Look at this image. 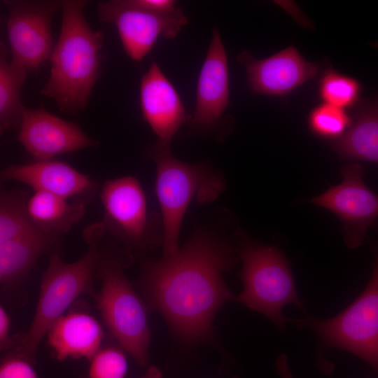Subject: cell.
Instances as JSON below:
<instances>
[{"mask_svg":"<svg viewBox=\"0 0 378 378\" xmlns=\"http://www.w3.org/2000/svg\"><path fill=\"white\" fill-rule=\"evenodd\" d=\"M229 97L228 59L219 31L215 26L197 80L193 125L202 130L215 127L229 104Z\"/></svg>","mask_w":378,"mask_h":378,"instance_id":"obj_14","label":"cell"},{"mask_svg":"<svg viewBox=\"0 0 378 378\" xmlns=\"http://www.w3.org/2000/svg\"><path fill=\"white\" fill-rule=\"evenodd\" d=\"M128 370L127 359L120 348L107 346L100 349L90 359L88 378H125Z\"/></svg>","mask_w":378,"mask_h":378,"instance_id":"obj_24","label":"cell"},{"mask_svg":"<svg viewBox=\"0 0 378 378\" xmlns=\"http://www.w3.org/2000/svg\"><path fill=\"white\" fill-rule=\"evenodd\" d=\"M82 234L88 251L78 260L65 262L57 253L49 257L33 320L16 349L17 354L30 362L35 360L38 344L50 327L88 289L97 270L101 258L99 247L107 235L106 227L102 221L91 223L85 227Z\"/></svg>","mask_w":378,"mask_h":378,"instance_id":"obj_4","label":"cell"},{"mask_svg":"<svg viewBox=\"0 0 378 378\" xmlns=\"http://www.w3.org/2000/svg\"><path fill=\"white\" fill-rule=\"evenodd\" d=\"M155 165V192L161 211L163 255L178 248V238L185 214L195 200L198 203L215 200L225 188L222 177L202 162L187 163L176 158L171 144L158 141L144 153Z\"/></svg>","mask_w":378,"mask_h":378,"instance_id":"obj_3","label":"cell"},{"mask_svg":"<svg viewBox=\"0 0 378 378\" xmlns=\"http://www.w3.org/2000/svg\"><path fill=\"white\" fill-rule=\"evenodd\" d=\"M46 335L48 344L56 359L90 360L100 349L104 332L99 321L90 313L73 311L59 318Z\"/></svg>","mask_w":378,"mask_h":378,"instance_id":"obj_17","label":"cell"},{"mask_svg":"<svg viewBox=\"0 0 378 378\" xmlns=\"http://www.w3.org/2000/svg\"><path fill=\"white\" fill-rule=\"evenodd\" d=\"M298 328L312 330L322 350L337 348L367 363L378 375V239L370 279L358 298L333 317L286 318Z\"/></svg>","mask_w":378,"mask_h":378,"instance_id":"obj_7","label":"cell"},{"mask_svg":"<svg viewBox=\"0 0 378 378\" xmlns=\"http://www.w3.org/2000/svg\"><path fill=\"white\" fill-rule=\"evenodd\" d=\"M60 239V235L48 233L34 225L0 243L1 285L8 288L20 284L38 258L55 250Z\"/></svg>","mask_w":378,"mask_h":378,"instance_id":"obj_18","label":"cell"},{"mask_svg":"<svg viewBox=\"0 0 378 378\" xmlns=\"http://www.w3.org/2000/svg\"><path fill=\"white\" fill-rule=\"evenodd\" d=\"M100 21L115 26L126 54L133 60H142L162 36H177L188 19L179 9L162 15L144 9L132 0L102 1L97 4Z\"/></svg>","mask_w":378,"mask_h":378,"instance_id":"obj_10","label":"cell"},{"mask_svg":"<svg viewBox=\"0 0 378 378\" xmlns=\"http://www.w3.org/2000/svg\"><path fill=\"white\" fill-rule=\"evenodd\" d=\"M346 132L332 144L342 160L378 164V95L358 102Z\"/></svg>","mask_w":378,"mask_h":378,"instance_id":"obj_19","label":"cell"},{"mask_svg":"<svg viewBox=\"0 0 378 378\" xmlns=\"http://www.w3.org/2000/svg\"><path fill=\"white\" fill-rule=\"evenodd\" d=\"M361 85L356 79L333 69L326 70L318 83V94L323 103L342 109L359 102Z\"/></svg>","mask_w":378,"mask_h":378,"instance_id":"obj_22","label":"cell"},{"mask_svg":"<svg viewBox=\"0 0 378 378\" xmlns=\"http://www.w3.org/2000/svg\"><path fill=\"white\" fill-rule=\"evenodd\" d=\"M1 181H15L31 187L34 192H44L66 199L76 197L86 202L97 190L94 181L71 164L54 160L10 165L1 172Z\"/></svg>","mask_w":378,"mask_h":378,"instance_id":"obj_15","label":"cell"},{"mask_svg":"<svg viewBox=\"0 0 378 378\" xmlns=\"http://www.w3.org/2000/svg\"><path fill=\"white\" fill-rule=\"evenodd\" d=\"M276 370L281 378H293L289 369L286 354H281L277 358Z\"/></svg>","mask_w":378,"mask_h":378,"instance_id":"obj_28","label":"cell"},{"mask_svg":"<svg viewBox=\"0 0 378 378\" xmlns=\"http://www.w3.org/2000/svg\"><path fill=\"white\" fill-rule=\"evenodd\" d=\"M0 378H38L37 374L27 358L16 354L1 363Z\"/></svg>","mask_w":378,"mask_h":378,"instance_id":"obj_25","label":"cell"},{"mask_svg":"<svg viewBox=\"0 0 378 378\" xmlns=\"http://www.w3.org/2000/svg\"><path fill=\"white\" fill-rule=\"evenodd\" d=\"M237 61L245 67L250 90L258 94L284 96L319 73V65L306 60L293 46L261 59L244 50Z\"/></svg>","mask_w":378,"mask_h":378,"instance_id":"obj_13","label":"cell"},{"mask_svg":"<svg viewBox=\"0 0 378 378\" xmlns=\"http://www.w3.org/2000/svg\"><path fill=\"white\" fill-rule=\"evenodd\" d=\"M352 122L344 109L325 103L314 108L307 120L309 129L315 136L331 140L341 138Z\"/></svg>","mask_w":378,"mask_h":378,"instance_id":"obj_23","label":"cell"},{"mask_svg":"<svg viewBox=\"0 0 378 378\" xmlns=\"http://www.w3.org/2000/svg\"><path fill=\"white\" fill-rule=\"evenodd\" d=\"M17 139L36 160L99 145L77 123L57 117L43 106L23 108Z\"/></svg>","mask_w":378,"mask_h":378,"instance_id":"obj_12","label":"cell"},{"mask_svg":"<svg viewBox=\"0 0 378 378\" xmlns=\"http://www.w3.org/2000/svg\"><path fill=\"white\" fill-rule=\"evenodd\" d=\"M142 378H162V374L158 368L150 366L147 369L146 374Z\"/></svg>","mask_w":378,"mask_h":378,"instance_id":"obj_29","label":"cell"},{"mask_svg":"<svg viewBox=\"0 0 378 378\" xmlns=\"http://www.w3.org/2000/svg\"><path fill=\"white\" fill-rule=\"evenodd\" d=\"M132 262L126 248L101 255L97 271L102 286L97 304L111 335L139 365L146 367L150 330L144 304L125 274Z\"/></svg>","mask_w":378,"mask_h":378,"instance_id":"obj_5","label":"cell"},{"mask_svg":"<svg viewBox=\"0 0 378 378\" xmlns=\"http://www.w3.org/2000/svg\"><path fill=\"white\" fill-rule=\"evenodd\" d=\"M99 197L107 234L118 239L126 249L144 251L162 244V229L150 216L144 190L136 178L106 181Z\"/></svg>","mask_w":378,"mask_h":378,"instance_id":"obj_8","label":"cell"},{"mask_svg":"<svg viewBox=\"0 0 378 378\" xmlns=\"http://www.w3.org/2000/svg\"><path fill=\"white\" fill-rule=\"evenodd\" d=\"M132 2L147 10L162 15H169L178 11L176 1L174 0H132Z\"/></svg>","mask_w":378,"mask_h":378,"instance_id":"obj_26","label":"cell"},{"mask_svg":"<svg viewBox=\"0 0 378 378\" xmlns=\"http://www.w3.org/2000/svg\"><path fill=\"white\" fill-rule=\"evenodd\" d=\"M87 202L69 200L44 192H34L27 202L28 215L34 224L48 233L68 232L84 216Z\"/></svg>","mask_w":378,"mask_h":378,"instance_id":"obj_20","label":"cell"},{"mask_svg":"<svg viewBox=\"0 0 378 378\" xmlns=\"http://www.w3.org/2000/svg\"><path fill=\"white\" fill-rule=\"evenodd\" d=\"M22 66L8 59L4 42L0 46V132L18 130L24 107L21 102V91L28 75Z\"/></svg>","mask_w":378,"mask_h":378,"instance_id":"obj_21","label":"cell"},{"mask_svg":"<svg viewBox=\"0 0 378 378\" xmlns=\"http://www.w3.org/2000/svg\"><path fill=\"white\" fill-rule=\"evenodd\" d=\"M8 8L6 30L11 59L28 72L49 59L54 47L53 16L62 1H3Z\"/></svg>","mask_w":378,"mask_h":378,"instance_id":"obj_9","label":"cell"},{"mask_svg":"<svg viewBox=\"0 0 378 378\" xmlns=\"http://www.w3.org/2000/svg\"><path fill=\"white\" fill-rule=\"evenodd\" d=\"M342 181L309 202L328 209L342 223V231L346 246H361L368 230L378 219V194L371 190L363 180V169L356 162H349L341 169Z\"/></svg>","mask_w":378,"mask_h":378,"instance_id":"obj_11","label":"cell"},{"mask_svg":"<svg viewBox=\"0 0 378 378\" xmlns=\"http://www.w3.org/2000/svg\"><path fill=\"white\" fill-rule=\"evenodd\" d=\"M139 97L144 120L158 140L171 144L186 121V110L178 91L155 61L141 76Z\"/></svg>","mask_w":378,"mask_h":378,"instance_id":"obj_16","label":"cell"},{"mask_svg":"<svg viewBox=\"0 0 378 378\" xmlns=\"http://www.w3.org/2000/svg\"><path fill=\"white\" fill-rule=\"evenodd\" d=\"M370 45L378 50V41L370 43Z\"/></svg>","mask_w":378,"mask_h":378,"instance_id":"obj_30","label":"cell"},{"mask_svg":"<svg viewBox=\"0 0 378 378\" xmlns=\"http://www.w3.org/2000/svg\"><path fill=\"white\" fill-rule=\"evenodd\" d=\"M237 254L242 261V292L235 300L259 312L281 330L286 321L282 309L288 304L304 311L298 298L290 262L276 246L266 245L239 232Z\"/></svg>","mask_w":378,"mask_h":378,"instance_id":"obj_6","label":"cell"},{"mask_svg":"<svg viewBox=\"0 0 378 378\" xmlns=\"http://www.w3.org/2000/svg\"><path fill=\"white\" fill-rule=\"evenodd\" d=\"M233 378H237V377H233Z\"/></svg>","mask_w":378,"mask_h":378,"instance_id":"obj_31","label":"cell"},{"mask_svg":"<svg viewBox=\"0 0 378 378\" xmlns=\"http://www.w3.org/2000/svg\"><path fill=\"white\" fill-rule=\"evenodd\" d=\"M88 1L65 0L62 24L49 60L50 73L41 94L62 112L75 115L85 108L100 74L104 36L93 30L84 16Z\"/></svg>","mask_w":378,"mask_h":378,"instance_id":"obj_2","label":"cell"},{"mask_svg":"<svg viewBox=\"0 0 378 378\" xmlns=\"http://www.w3.org/2000/svg\"><path fill=\"white\" fill-rule=\"evenodd\" d=\"M235 262L225 239L198 227L174 254L144 262L142 289L149 306L179 339L204 341L211 336L218 309L234 298L223 274Z\"/></svg>","mask_w":378,"mask_h":378,"instance_id":"obj_1","label":"cell"},{"mask_svg":"<svg viewBox=\"0 0 378 378\" xmlns=\"http://www.w3.org/2000/svg\"><path fill=\"white\" fill-rule=\"evenodd\" d=\"M10 319L6 309L0 307V346L4 350L9 348L13 341L10 336Z\"/></svg>","mask_w":378,"mask_h":378,"instance_id":"obj_27","label":"cell"}]
</instances>
